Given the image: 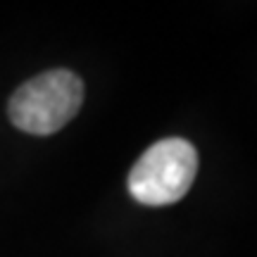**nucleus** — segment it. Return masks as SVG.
<instances>
[{
	"instance_id": "nucleus-1",
	"label": "nucleus",
	"mask_w": 257,
	"mask_h": 257,
	"mask_svg": "<svg viewBox=\"0 0 257 257\" xmlns=\"http://www.w3.org/2000/svg\"><path fill=\"white\" fill-rule=\"evenodd\" d=\"M83 102V83L69 69H50L22 83L10 98L8 112L17 128L48 136L76 117Z\"/></svg>"
},
{
	"instance_id": "nucleus-2",
	"label": "nucleus",
	"mask_w": 257,
	"mask_h": 257,
	"mask_svg": "<svg viewBox=\"0 0 257 257\" xmlns=\"http://www.w3.org/2000/svg\"><path fill=\"white\" fill-rule=\"evenodd\" d=\"M195 172V148L184 138H165L138 157L128 174V193L141 205H172L188 193Z\"/></svg>"
}]
</instances>
